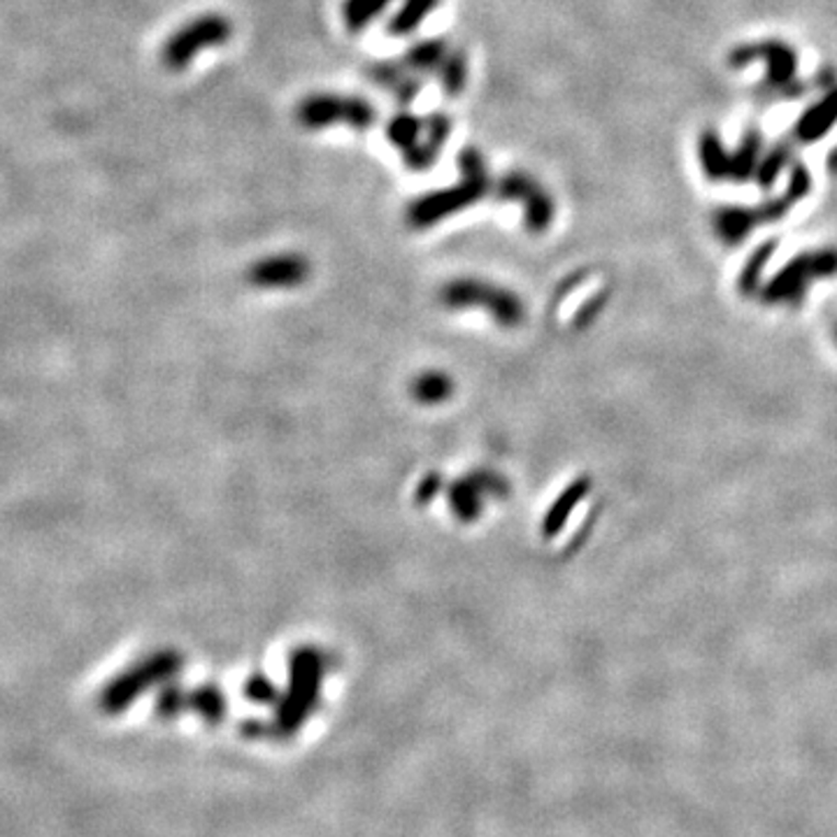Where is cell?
<instances>
[{
	"instance_id": "cell-5",
	"label": "cell",
	"mask_w": 837,
	"mask_h": 837,
	"mask_svg": "<svg viewBox=\"0 0 837 837\" xmlns=\"http://www.w3.org/2000/svg\"><path fill=\"white\" fill-rule=\"evenodd\" d=\"M405 63L415 72H428L442 84L444 93L461 96L468 86V56L444 40H423L407 51Z\"/></svg>"
},
{
	"instance_id": "cell-7",
	"label": "cell",
	"mask_w": 837,
	"mask_h": 837,
	"mask_svg": "<svg viewBox=\"0 0 837 837\" xmlns=\"http://www.w3.org/2000/svg\"><path fill=\"white\" fill-rule=\"evenodd\" d=\"M310 275V264L305 256L298 254H277L268 256L252 266V284L264 289H291L303 284Z\"/></svg>"
},
{
	"instance_id": "cell-1",
	"label": "cell",
	"mask_w": 837,
	"mask_h": 837,
	"mask_svg": "<svg viewBox=\"0 0 837 837\" xmlns=\"http://www.w3.org/2000/svg\"><path fill=\"white\" fill-rule=\"evenodd\" d=\"M458 182L450 189L431 191L417 198L407 208V221L412 229L435 226L444 217H452L465 208H470L489 189L487 161L475 147H465L458 154Z\"/></svg>"
},
{
	"instance_id": "cell-14",
	"label": "cell",
	"mask_w": 837,
	"mask_h": 837,
	"mask_svg": "<svg viewBox=\"0 0 837 837\" xmlns=\"http://www.w3.org/2000/svg\"><path fill=\"white\" fill-rule=\"evenodd\" d=\"M435 491H438V477L433 475L431 479H426V481L421 484V493H419V498H421V500H426V496H428V498H433Z\"/></svg>"
},
{
	"instance_id": "cell-10",
	"label": "cell",
	"mask_w": 837,
	"mask_h": 837,
	"mask_svg": "<svg viewBox=\"0 0 837 837\" xmlns=\"http://www.w3.org/2000/svg\"><path fill=\"white\" fill-rule=\"evenodd\" d=\"M370 80L377 82L382 89L391 91L394 96L403 103H409L412 101L419 89H421V82L415 78L412 72H407L405 68L396 66V63H377L370 68Z\"/></svg>"
},
{
	"instance_id": "cell-3",
	"label": "cell",
	"mask_w": 837,
	"mask_h": 837,
	"mask_svg": "<svg viewBox=\"0 0 837 837\" xmlns=\"http://www.w3.org/2000/svg\"><path fill=\"white\" fill-rule=\"evenodd\" d=\"M233 35V24L229 16L210 12L191 19L189 24L177 28L167 37L161 49V61L167 70L179 72L194 63L200 51L226 45Z\"/></svg>"
},
{
	"instance_id": "cell-9",
	"label": "cell",
	"mask_w": 837,
	"mask_h": 837,
	"mask_svg": "<svg viewBox=\"0 0 837 837\" xmlns=\"http://www.w3.org/2000/svg\"><path fill=\"white\" fill-rule=\"evenodd\" d=\"M500 493V481L491 473H473L465 479L456 481V487L450 493L452 510L458 519L473 521L479 516L484 500L487 496Z\"/></svg>"
},
{
	"instance_id": "cell-4",
	"label": "cell",
	"mask_w": 837,
	"mask_h": 837,
	"mask_svg": "<svg viewBox=\"0 0 837 837\" xmlns=\"http://www.w3.org/2000/svg\"><path fill=\"white\" fill-rule=\"evenodd\" d=\"M377 119V109L365 98L345 96V93H312L295 107V121L307 130H322L328 126H349L365 130Z\"/></svg>"
},
{
	"instance_id": "cell-13",
	"label": "cell",
	"mask_w": 837,
	"mask_h": 837,
	"mask_svg": "<svg viewBox=\"0 0 837 837\" xmlns=\"http://www.w3.org/2000/svg\"><path fill=\"white\" fill-rule=\"evenodd\" d=\"M412 391H415V398L421 403H428V405L442 403L452 394V380L442 375V372H426V375L417 377Z\"/></svg>"
},
{
	"instance_id": "cell-11",
	"label": "cell",
	"mask_w": 837,
	"mask_h": 837,
	"mask_svg": "<svg viewBox=\"0 0 837 837\" xmlns=\"http://www.w3.org/2000/svg\"><path fill=\"white\" fill-rule=\"evenodd\" d=\"M438 5L440 0H405L403 8L388 22V33L407 35L417 31L423 24V19L431 12H435Z\"/></svg>"
},
{
	"instance_id": "cell-6",
	"label": "cell",
	"mask_w": 837,
	"mask_h": 837,
	"mask_svg": "<svg viewBox=\"0 0 837 837\" xmlns=\"http://www.w3.org/2000/svg\"><path fill=\"white\" fill-rule=\"evenodd\" d=\"M442 301L450 307H484L493 314V319L500 324H516L519 322V301L493 284L477 282V279H456L446 284L442 291Z\"/></svg>"
},
{
	"instance_id": "cell-12",
	"label": "cell",
	"mask_w": 837,
	"mask_h": 837,
	"mask_svg": "<svg viewBox=\"0 0 837 837\" xmlns=\"http://www.w3.org/2000/svg\"><path fill=\"white\" fill-rule=\"evenodd\" d=\"M388 3L391 0H345L342 14H345L347 28L351 33L363 31L370 22H375Z\"/></svg>"
},
{
	"instance_id": "cell-8",
	"label": "cell",
	"mask_w": 837,
	"mask_h": 837,
	"mask_svg": "<svg viewBox=\"0 0 837 837\" xmlns=\"http://www.w3.org/2000/svg\"><path fill=\"white\" fill-rule=\"evenodd\" d=\"M498 196L524 205L526 221L531 229H543L549 221V200L545 191L524 173H510L498 186Z\"/></svg>"
},
{
	"instance_id": "cell-2",
	"label": "cell",
	"mask_w": 837,
	"mask_h": 837,
	"mask_svg": "<svg viewBox=\"0 0 837 837\" xmlns=\"http://www.w3.org/2000/svg\"><path fill=\"white\" fill-rule=\"evenodd\" d=\"M452 136V121L442 112L417 117L412 112H398L386 126V140L394 144L409 171H431L440 149Z\"/></svg>"
}]
</instances>
